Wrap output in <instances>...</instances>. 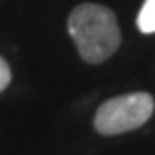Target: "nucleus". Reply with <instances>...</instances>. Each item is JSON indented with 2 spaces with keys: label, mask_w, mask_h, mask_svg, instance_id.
Here are the masks:
<instances>
[{
  "label": "nucleus",
  "mask_w": 155,
  "mask_h": 155,
  "mask_svg": "<svg viewBox=\"0 0 155 155\" xmlns=\"http://www.w3.org/2000/svg\"><path fill=\"white\" fill-rule=\"evenodd\" d=\"M153 111L155 101L149 93H127L105 101L93 123L101 135H121L145 125Z\"/></svg>",
  "instance_id": "2"
},
{
  "label": "nucleus",
  "mask_w": 155,
  "mask_h": 155,
  "mask_svg": "<svg viewBox=\"0 0 155 155\" xmlns=\"http://www.w3.org/2000/svg\"><path fill=\"white\" fill-rule=\"evenodd\" d=\"M10 79H12L10 67H8V63H6L4 58L0 57V93H2L6 87L10 85Z\"/></svg>",
  "instance_id": "4"
},
{
  "label": "nucleus",
  "mask_w": 155,
  "mask_h": 155,
  "mask_svg": "<svg viewBox=\"0 0 155 155\" xmlns=\"http://www.w3.org/2000/svg\"><path fill=\"white\" fill-rule=\"evenodd\" d=\"M137 26L145 35L155 32V0H145L137 16Z\"/></svg>",
  "instance_id": "3"
},
{
  "label": "nucleus",
  "mask_w": 155,
  "mask_h": 155,
  "mask_svg": "<svg viewBox=\"0 0 155 155\" xmlns=\"http://www.w3.org/2000/svg\"><path fill=\"white\" fill-rule=\"evenodd\" d=\"M69 35L85 63L97 64L109 58L121 45V30L111 8L103 4H79L69 14Z\"/></svg>",
  "instance_id": "1"
}]
</instances>
